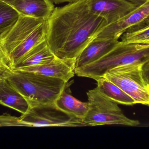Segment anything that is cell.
<instances>
[{
    "instance_id": "19",
    "label": "cell",
    "mask_w": 149,
    "mask_h": 149,
    "mask_svg": "<svg viewBox=\"0 0 149 149\" xmlns=\"http://www.w3.org/2000/svg\"><path fill=\"white\" fill-rule=\"evenodd\" d=\"M15 73V67L0 43V80L7 79Z\"/></svg>"
},
{
    "instance_id": "15",
    "label": "cell",
    "mask_w": 149,
    "mask_h": 149,
    "mask_svg": "<svg viewBox=\"0 0 149 149\" xmlns=\"http://www.w3.org/2000/svg\"><path fill=\"white\" fill-rule=\"evenodd\" d=\"M56 57L45 39L28 52L15 66V70L48 63Z\"/></svg>"
},
{
    "instance_id": "4",
    "label": "cell",
    "mask_w": 149,
    "mask_h": 149,
    "mask_svg": "<svg viewBox=\"0 0 149 149\" xmlns=\"http://www.w3.org/2000/svg\"><path fill=\"white\" fill-rule=\"evenodd\" d=\"M149 61V44H125L120 41L113 50L97 61L75 69V74L96 80L116 66Z\"/></svg>"
},
{
    "instance_id": "23",
    "label": "cell",
    "mask_w": 149,
    "mask_h": 149,
    "mask_svg": "<svg viewBox=\"0 0 149 149\" xmlns=\"http://www.w3.org/2000/svg\"><path fill=\"white\" fill-rule=\"evenodd\" d=\"M144 24H146L149 23V16L147 18L145 19V20L143 21Z\"/></svg>"
},
{
    "instance_id": "17",
    "label": "cell",
    "mask_w": 149,
    "mask_h": 149,
    "mask_svg": "<svg viewBox=\"0 0 149 149\" xmlns=\"http://www.w3.org/2000/svg\"><path fill=\"white\" fill-rule=\"evenodd\" d=\"M18 12L3 0H0V36L16 22Z\"/></svg>"
},
{
    "instance_id": "13",
    "label": "cell",
    "mask_w": 149,
    "mask_h": 149,
    "mask_svg": "<svg viewBox=\"0 0 149 149\" xmlns=\"http://www.w3.org/2000/svg\"><path fill=\"white\" fill-rule=\"evenodd\" d=\"M71 83L67 82L54 103L58 108L65 113L82 120L88 111V102L80 101L72 95L70 89Z\"/></svg>"
},
{
    "instance_id": "5",
    "label": "cell",
    "mask_w": 149,
    "mask_h": 149,
    "mask_svg": "<svg viewBox=\"0 0 149 149\" xmlns=\"http://www.w3.org/2000/svg\"><path fill=\"white\" fill-rule=\"evenodd\" d=\"M88 109L82 119L87 126L119 125L135 127L139 121L130 119L124 115L118 104L107 98L97 87L87 92Z\"/></svg>"
},
{
    "instance_id": "18",
    "label": "cell",
    "mask_w": 149,
    "mask_h": 149,
    "mask_svg": "<svg viewBox=\"0 0 149 149\" xmlns=\"http://www.w3.org/2000/svg\"><path fill=\"white\" fill-rule=\"evenodd\" d=\"M120 38V42L125 44H149V23L138 29L126 31Z\"/></svg>"
},
{
    "instance_id": "10",
    "label": "cell",
    "mask_w": 149,
    "mask_h": 149,
    "mask_svg": "<svg viewBox=\"0 0 149 149\" xmlns=\"http://www.w3.org/2000/svg\"><path fill=\"white\" fill-rule=\"evenodd\" d=\"M75 59H63L56 57L48 63L16 69L15 71L34 73L68 82L75 74Z\"/></svg>"
},
{
    "instance_id": "22",
    "label": "cell",
    "mask_w": 149,
    "mask_h": 149,
    "mask_svg": "<svg viewBox=\"0 0 149 149\" xmlns=\"http://www.w3.org/2000/svg\"><path fill=\"white\" fill-rule=\"evenodd\" d=\"M54 3L56 4H59V3H70L78 1H80V0H52Z\"/></svg>"
},
{
    "instance_id": "6",
    "label": "cell",
    "mask_w": 149,
    "mask_h": 149,
    "mask_svg": "<svg viewBox=\"0 0 149 149\" xmlns=\"http://www.w3.org/2000/svg\"><path fill=\"white\" fill-rule=\"evenodd\" d=\"M136 63L119 66L108 71L103 77L118 86L136 104L149 107V83L143 75V65Z\"/></svg>"
},
{
    "instance_id": "8",
    "label": "cell",
    "mask_w": 149,
    "mask_h": 149,
    "mask_svg": "<svg viewBox=\"0 0 149 149\" xmlns=\"http://www.w3.org/2000/svg\"><path fill=\"white\" fill-rule=\"evenodd\" d=\"M146 0H86L90 11L103 17L107 24L121 19Z\"/></svg>"
},
{
    "instance_id": "16",
    "label": "cell",
    "mask_w": 149,
    "mask_h": 149,
    "mask_svg": "<svg viewBox=\"0 0 149 149\" xmlns=\"http://www.w3.org/2000/svg\"><path fill=\"white\" fill-rule=\"evenodd\" d=\"M97 88L103 95L117 104L132 106L136 105L134 100L118 86L104 77L96 79Z\"/></svg>"
},
{
    "instance_id": "1",
    "label": "cell",
    "mask_w": 149,
    "mask_h": 149,
    "mask_svg": "<svg viewBox=\"0 0 149 149\" xmlns=\"http://www.w3.org/2000/svg\"><path fill=\"white\" fill-rule=\"evenodd\" d=\"M47 23L46 40L51 50L59 58L75 60L108 24L90 11L86 0L55 8Z\"/></svg>"
},
{
    "instance_id": "9",
    "label": "cell",
    "mask_w": 149,
    "mask_h": 149,
    "mask_svg": "<svg viewBox=\"0 0 149 149\" xmlns=\"http://www.w3.org/2000/svg\"><path fill=\"white\" fill-rule=\"evenodd\" d=\"M149 16V0H146L127 15L113 23L107 24L96 38L119 39L128 29L138 25Z\"/></svg>"
},
{
    "instance_id": "7",
    "label": "cell",
    "mask_w": 149,
    "mask_h": 149,
    "mask_svg": "<svg viewBox=\"0 0 149 149\" xmlns=\"http://www.w3.org/2000/svg\"><path fill=\"white\" fill-rule=\"evenodd\" d=\"M22 127H82L87 125L82 119L77 118L58 108L55 103L30 107L19 117Z\"/></svg>"
},
{
    "instance_id": "14",
    "label": "cell",
    "mask_w": 149,
    "mask_h": 149,
    "mask_svg": "<svg viewBox=\"0 0 149 149\" xmlns=\"http://www.w3.org/2000/svg\"><path fill=\"white\" fill-rule=\"evenodd\" d=\"M0 104L14 109L22 114L30 108L27 100L7 79L0 80Z\"/></svg>"
},
{
    "instance_id": "24",
    "label": "cell",
    "mask_w": 149,
    "mask_h": 149,
    "mask_svg": "<svg viewBox=\"0 0 149 149\" xmlns=\"http://www.w3.org/2000/svg\"><path fill=\"white\" fill-rule=\"evenodd\" d=\"M3 1H4V0H3Z\"/></svg>"
},
{
    "instance_id": "20",
    "label": "cell",
    "mask_w": 149,
    "mask_h": 149,
    "mask_svg": "<svg viewBox=\"0 0 149 149\" xmlns=\"http://www.w3.org/2000/svg\"><path fill=\"white\" fill-rule=\"evenodd\" d=\"M22 127L19 121V117L11 116L8 114L0 115V127Z\"/></svg>"
},
{
    "instance_id": "21",
    "label": "cell",
    "mask_w": 149,
    "mask_h": 149,
    "mask_svg": "<svg viewBox=\"0 0 149 149\" xmlns=\"http://www.w3.org/2000/svg\"><path fill=\"white\" fill-rule=\"evenodd\" d=\"M143 70L144 77L149 83V61L143 65Z\"/></svg>"
},
{
    "instance_id": "11",
    "label": "cell",
    "mask_w": 149,
    "mask_h": 149,
    "mask_svg": "<svg viewBox=\"0 0 149 149\" xmlns=\"http://www.w3.org/2000/svg\"><path fill=\"white\" fill-rule=\"evenodd\" d=\"M119 42V39L115 38H95L86 46L77 57L75 61V69L97 61L113 50Z\"/></svg>"
},
{
    "instance_id": "3",
    "label": "cell",
    "mask_w": 149,
    "mask_h": 149,
    "mask_svg": "<svg viewBox=\"0 0 149 149\" xmlns=\"http://www.w3.org/2000/svg\"><path fill=\"white\" fill-rule=\"evenodd\" d=\"M8 81L29 102L30 107L54 103L67 82L38 73L15 71Z\"/></svg>"
},
{
    "instance_id": "12",
    "label": "cell",
    "mask_w": 149,
    "mask_h": 149,
    "mask_svg": "<svg viewBox=\"0 0 149 149\" xmlns=\"http://www.w3.org/2000/svg\"><path fill=\"white\" fill-rule=\"evenodd\" d=\"M20 15L47 21L55 9L52 0H4Z\"/></svg>"
},
{
    "instance_id": "2",
    "label": "cell",
    "mask_w": 149,
    "mask_h": 149,
    "mask_svg": "<svg viewBox=\"0 0 149 149\" xmlns=\"http://www.w3.org/2000/svg\"><path fill=\"white\" fill-rule=\"evenodd\" d=\"M47 21L19 14L15 23L0 36L3 49L15 66L35 45L46 39Z\"/></svg>"
}]
</instances>
